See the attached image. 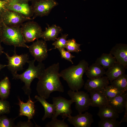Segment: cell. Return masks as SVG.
<instances>
[{
  "label": "cell",
  "instance_id": "1",
  "mask_svg": "<svg viewBox=\"0 0 127 127\" xmlns=\"http://www.w3.org/2000/svg\"><path fill=\"white\" fill-rule=\"evenodd\" d=\"M59 69L60 64L57 63L44 70L37 84L36 90L39 96L46 99L53 92L64 91V86L60 80Z\"/></svg>",
  "mask_w": 127,
  "mask_h": 127
},
{
  "label": "cell",
  "instance_id": "2",
  "mask_svg": "<svg viewBox=\"0 0 127 127\" xmlns=\"http://www.w3.org/2000/svg\"><path fill=\"white\" fill-rule=\"evenodd\" d=\"M89 65L86 60H82L77 65L62 70L59 73L60 76L66 82L70 90L74 91H78L84 85L83 76Z\"/></svg>",
  "mask_w": 127,
  "mask_h": 127
},
{
  "label": "cell",
  "instance_id": "3",
  "mask_svg": "<svg viewBox=\"0 0 127 127\" xmlns=\"http://www.w3.org/2000/svg\"><path fill=\"white\" fill-rule=\"evenodd\" d=\"M35 61L34 59L29 60L28 63V68L21 74H19L17 73L12 74L13 79H20L24 83V85L22 89L25 94L28 96L31 93L30 86L32 82L35 78L38 79L45 69L44 64L42 62H39L37 65L35 66L34 64Z\"/></svg>",
  "mask_w": 127,
  "mask_h": 127
},
{
  "label": "cell",
  "instance_id": "4",
  "mask_svg": "<svg viewBox=\"0 0 127 127\" xmlns=\"http://www.w3.org/2000/svg\"><path fill=\"white\" fill-rule=\"evenodd\" d=\"M2 27L0 35V42L16 47L28 48L21 32L20 27H9L1 23Z\"/></svg>",
  "mask_w": 127,
  "mask_h": 127
},
{
  "label": "cell",
  "instance_id": "5",
  "mask_svg": "<svg viewBox=\"0 0 127 127\" xmlns=\"http://www.w3.org/2000/svg\"><path fill=\"white\" fill-rule=\"evenodd\" d=\"M53 103L56 106V111L53 115L52 119L57 118L59 115L62 116L65 119L71 115L72 111L71 105L74 102L71 99H67L60 96L52 97Z\"/></svg>",
  "mask_w": 127,
  "mask_h": 127
},
{
  "label": "cell",
  "instance_id": "6",
  "mask_svg": "<svg viewBox=\"0 0 127 127\" xmlns=\"http://www.w3.org/2000/svg\"><path fill=\"white\" fill-rule=\"evenodd\" d=\"M67 94L75 103V108L79 113L87 110L91 106V98L87 92L78 91H74L70 89Z\"/></svg>",
  "mask_w": 127,
  "mask_h": 127
},
{
  "label": "cell",
  "instance_id": "7",
  "mask_svg": "<svg viewBox=\"0 0 127 127\" xmlns=\"http://www.w3.org/2000/svg\"><path fill=\"white\" fill-rule=\"evenodd\" d=\"M31 6L33 13V19L48 16L58 4L55 0H32Z\"/></svg>",
  "mask_w": 127,
  "mask_h": 127
},
{
  "label": "cell",
  "instance_id": "8",
  "mask_svg": "<svg viewBox=\"0 0 127 127\" xmlns=\"http://www.w3.org/2000/svg\"><path fill=\"white\" fill-rule=\"evenodd\" d=\"M20 28L26 43L33 42L41 37V28L36 22L28 21L23 23Z\"/></svg>",
  "mask_w": 127,
  "mask_h": 127
},
{
  "label": "cell",
  "instance_id": "9",
  "mask_svg": "<svg viewBox=\"0 0 127 127\" xmlns=\"http://www.w3.org/2000/svg\"><path fill=\"white\" fill-rule=\"evenodd\" d=\"M8 60L7 66L12 74L17 73V71L23 70V67L29 60V57L27 53L19 55L16 53L15 48L13 56H10L7 53L4 52Z\"/></svg>",
  "mask_w": 127,
  "mask_h": 127
},
{
  "label": "cell",
  "instance_id": "10",
  "mask_svg": "<svg viewBox=\"0 0 127 127\" xmlns=\"http://www.w3.org/2000/svg\"><path fill=\"white\" fill-rule=\"evenodd\" d=\"M31 20L30 18L6 9L1 15L0 22L8 26L20 27L24 22Z\"/></svg>",
  "mask_w": 127,
  "mask_h": 127
},
{
  "label": "cell",
  "instance_id": "11",
  "mask_svg": "<svg viewBox=\"0 0 127 127\" xmlns=\"http://www.w3.org/2000/svg\"><path fill=\"white\" fill-rule=\"evenodd\" d=\"M28 47L30 53L36 60L42 62L47 58L48 50L46 41L37 39Z\"/></svg>",
  "mask_w": 127,
  "mask_h": 127
},
{
  "label": "cell",
  "instance_id": "12",
  "mask_svg": "<svg viewBox=\"0 0 127 127\" xmlns=\"http://www.w3.org/2000/svg\"><path fill=\"white\" fill-rule=\"evenodd\" d=\"M68 121L75 127H91L94 122L92 115L87 112L67 118Z\"/></svg>",
  "mask_w": 127,
  "mask_h": 127
},
{
  "label": "cell",
  "instance_id": "13",
  "mask_svg": "<svg viewBox=\"0 0 127 127\" xmlns=\"http://www.w3.org/2000/svg\"><path fill=\"white\" fill-rule=\"evenodd\" d=\"M6 8L28 18H31L33 15L31 7L28 3H20L16 0H9Z\"/></svg>",
  "mask_w": 127,
  "mask_h": 127
},
{
  "label": "cell",
  "instance_id": "14",
  "mask_svg": "<svg viewBox=\"0 0 127 127\" xmlns=\"http://www.w3.org/2000/svg\"><path fill=\"white\" fill-rule=\"evenodd\" d=\"M110 53L115 58L116 61L127 68V45L122 43L116 44L111 49Z\"/></svg>",
  "mask_w": 127,
  "mask_h": 127
},
{
  "label": "cell",
  "instance_id": "15",
  "mask_svg": "<svg viewBox=\"0 0 127 127\" xmlns=\"http://www.w3.org/2000/svg\"><path fill=\"white\" fill-rule=\"evenodd\" d=\"M109 83L107 76L88 79L84 83V88L88 92L90 90H99L108 85Z\"/></svg>",
  "mask_w": 127,
  "mask_h": 127
},
{
  "label": "cell",
  "instance_id": "16",
  "mask_svg": "<svg viewBox=\"0 0 127 127\" xmlns=\"http://www.w3.org/2000/svg\"><path fill=\"white\" fill-rule=\"evenodd\" d=\"M28 96V99L27 102L25 103L21 101L20 98H18L19 102L18 105L20 106L19 113L18 116H24L27 117L28 121L33 118L35 111L34 102Z\"/></svg>",
  "mask_w": 127,
  "mask_h": 127
},
{
  "label": "cell",
  "instance_id": "17",
  "mask_svg": "<svg viewBox=\"0 0 127 127\" xmlns=\"http://www.w3.org/2000/svg\"><path fill=\"white\" fill-rule=\"evenodd\" d=\"M91 100V106L99 107L108 104V99L103 93L99 90H90L88 91Z\"/></svg>",
  "mask_w": 127,
  "mask_h": 127
},
{
  "label": "cell",
  "instance_id": "18",
  "mask_svg": "<svg viewBox=\"0 0 127 127\" xmlns=\"http://www.w3.org/2000/svg\"><path fill=\"white\" fill-rule=\"evenodd\" d=\"M127 101V93L108 99V104L113 107L117 112L121 113L124 111L125 103Z\"/></svg>",
  "mask_w": 127,
  "mask_h": 127
},
{
  "label": "cell",
  "instance_id": "19",
  "mask_svg": "<svg viewBox=\"0 0 127 127\" xmlns=\"http://www.w3.org/2000/svg\"><path fill=\"white\" fill-rule=\"evenodd\" d=\"M62 31L61 28L55 24H53L50 27L48 25V27L46 28L45 30L42 32L41 38L45 41H55L57 38L59 34Z\"/></svg>",
  "mask_w": 127,
  "mask_h": 127
},
{
  "label": "cell",
  "instance_id": "20",
  "mask_svg": "<svg viewBox=\"0 0 127 127\" xmlns=\"http://www.w3.org/2000/svg\"><path fill=\"white\" fill-rule=\"evenodd\" d=\"M125 69L122 65L116 61L112 67L108 68L106 71L105 75L111 82L125 74Z\"/></svg>",
  "mask_w": 127,
  "mask_h": 127
},
{
  "label": "cell",
  "instance_id": "21",
  "mask_svg": "<svg viewBox=\"0 0 127 127\" xmlns=\"http://www.w3.org/2000/svg\"><path fill=\"white\" fill-rule=\"evenodd\" d=\"M99 108L97 115L101 119L109 118L116 119L119 117V113L108 104Z\"/></svg>",
  "mask_w": 127,
  "mask_h": 127
},
{
  "label": "cell",
  "instance_id": "22",
  "mask_svg": "<svg viewBox=\"0 0 127 127\" xmlns=\"http://www.w3.org/2000/svg\"><path fill=\"white\" fill-rule=\"evenodd\" d=\"M35 98L40 103L44 108V114L42 119V120L44 121L47 118H52L56 111L55 105L53 103H49L46 99L42 97L36 95Z\"/></svg>",
  "mask_w": 127,
  "mask_h": 127
},
{
  "label": "cell",
  "instance_id": "23",
  "mask_svg": "<svg viewBox=\"0 0 127 127\" xmlns=\"http://www.w3.org/2000/svg\"><path fill=\"white\" fill-rule=\"evenodd\" d=\"M105 72L102 66L95 63L88 67L85 73L88 79H94L103 76Z\"/></svg>",
  "mask_w": 127,
  "mask_h": 127
},
{
  "label": "cell",
  "instance_id": "24",
  "mask_svg": "<svg viewBox=\"0 0 127 127\" xmlns=\"http://www.w3.org/2000/svg\"><path fill=\"white\" fill-rule=\"evenodd\" d=\"M115 57L110 53H103L97 58L95 63L101 66L104 68H108L112 67L116 62Z\"/></svg>",
  "mask_w": 127,
  "mask_h": 127
},
{
  "label": "cell",
  "instance_id": "25",
  "mask_svg": "<svg viewBox=\"0 0 127 127\" xmlns=\"http://www.w3.org/2000/svg\"><path fill=\"white\" fill-rule=\"evenodd\" d=\"M11 84L7 76L0 81V98L5 100L8 97L10 93Z\"/></svg>",
  "mask_w": 127,
  "mask_h": 127
},
{
  "label": "cell",
  "instance_id": "26",
  "mask_svg": "<svg viewBox=\"0 0 127 127\" xmlns=\"http://www.w3.org/2000/svg\"><path fill=\"white\" fill-rule=\"evenodd\" d=\"M99 91L105 95L108 99L113 98L126 92L119 90L111 85H108Z\"/></svg>",
  "mask_w": 127,
  "mask_h": 127
},
{
  "label": "cell",
  "instance_id": "27",
  "mask_svg": "<svg viewBox=\"0 0 127 127\" xmlns=\"http://www.w3.org/2000/svg\"><path fill=\"white\" fill-rule=\"evenodd\" d=\"M111 85L119 90L126 92L127 90V75L124 74L111 82Z\"/></svg>",
  "mask_w": 127,
  "mask_h": 127
},
{
  "label": "cell",
  "instance_id": "28",
  "mask_svg": "<svg viewBox=\"0 0 127 127\" xmlns=\"http://www.w3.org/2000/svg\"><path fill=\"white\" fill-rule=\"evenodd\" d=\"M120 122L111 119H101L98 123L99 127H119L121 125Z\"/></svg>",
  "mask_w": 127,
  "mask_h": 127
},
{
  "label": "cell",
  "instance_id": "29",
  "mask_svg": "<svg viewBox=\"0 0 127 127\" xmlns=\"http://www.w3.org/2000/svg\"><path fill=\"white\" fill-rule=\"evenodd\" d=\"M81 44L77 43L74 39L67 40L65 48L70 52H75L79 53L81 51L80 46Z\"/></svg>",
  "mask_w": 127,
  "mask_h": 127
},
{
  "label": "cell",
  "instance_id": "30",
  "mask_svg": "<svg viewBox=\"0 0 127 127\" xmlns=\"http://www.w3.org/2000/svg\"><path fill=\"white\" fill-rule=\"evenodd\" d=\"M68 36V34H62L60 37L57 38L52 44V45L55 47L53 49H58L65 48Z\"/></svg>",
  "mask_w": 127,
  "mask_h": 127
},
{
  "label": "cell",
  "instance_id": "31",
  "mask_svg": "<svg viewBox=\"0 0 127 127\" xmlns=\"http://www.w3.org/2000/svg\"><path fill=\"white\" fill-rule=\"evenodd\" d=\"M17 118H9L4 115L0 116V127H15L14 121Z\"/></svg>",
  "mask_w": 127,
  "mask_h": 127
},
{
  "label": "cell",
  "instance_id": "32",
  "mask_svg": "<svg viewBox=\"0 0 127 127\" xmlns=\"http://www.w3.org/2000/svg\"><path fill=\"white\" fill-rule=\"evenodd\" d=\"M64 119L61 120L57 118L52 119V120L48 122L45 125L46 127H69L68 124L64 121Z\"/></svg>",
  "mask_w": 127,
  "mask_h": 127
},
{
  "label": "cell",
  "instance_id": "33",
  "mask_svg": "<svg viewBox=\"0 0 127 127\" xmlns=\"http://www.w3.org/2000/svg\"><path fill=\"white\" fill-rule=\"evenodd\" d=\"M11 106L8 101L5 100H0V116L9 113Z\"/></svg>",
  "mask_w": 127,
  "mask_h": 127
},
{
  "label": "cell",
  "instance_id": "34",
  "mask_svg": "<svg viewBox=\"0 0 127 127\" xmlns=\"http://www.w3.org/2000/svg\"><path fill=\"white\" fill-rule=\"evenodd\" d=\"M60 53L61 57L62 59H64L70 62L72 64L73 63L72 59L75 57V56L71 54L70 52L66 51L64 48H60L58 49Z\"/></svg>",
  "mask_w": 127,
  "mask_h": 127
},
{
  "label": "cell",
  "instance_id": "35",
  "mask_svg": "<svg viewBox=\"0 0 127 127\" xmlns=\"http://www.w3.org/2000/svg\"><path fill=\"white\" fill-rule=\"evenodd\" d=\"M34 126L30 120L26 122L20 121L17 123L15 125V127H33Z\"/></svg>",
  "mask_w": 127,
  "mask_h": 127
},
{
  "label": "cell",
  "instance_id": "36",
  "mask_svg": "<svg viewBox=\"0 0 127 127\" xmlns=\"http://www.w3.org/2000/svg\"><path fill=\"white\" fill-rule=\"evenodd\" d=\"M9 0L2 1L0 0V19L2 13L7 9L6 6Z\"/></svg>",
  "mask_w": 127,
  "mask_h": 127
},
{
  "label": "cell",
  "instance_id": "37",
  "mask_svg": "<svg viewBox=\"0 0 127 127\" xmlns=\"http://www.w3.org/2000/svg\"><path fill=\"white\" fill-rule=\"evenodd\" d=\"M124 108L125 114L123 118L120 121L121 123L122 122H127V101L125 103Z\"/></svg>",
  "mask_w": 127,
  "mask_h": 127
},
{
  "label": "cell",
  "instance_id": "38",
  "mask_svg": "<svg viewBox=\"0 0 127 127\" xmlns=\"http://www.w3.org/2000/svg\"><path fill=\"white\" fill-rule=\"evenodd\" d=\"M16 1L20 3H28V2L31 1L32 0H16Z\"/></svg>",
  "mask_w": 127,
  "mask_h": 127
},
{
  "label": "cell",
  "instance_id": "39",
  "mask_svg": "<svg viewBox=\"0 0 127 127\" xmlns=\"http://www.w3.org/2000/svg\"><path fill=\"white\" fill-rule=\"evenodd\" d=\"M4 48L2 46L0 42V56L3 53L4 51H3Z\"/></svg>",
  "mask_w": 127,
  "mask_h": 127
},
{
  "label": "cell",
  "instance_id": "40",
  "mask_svg": "<svg viewBox=\"0 0 127 127\" xmlns=\"http://www.w3.org/2000/svg\"><path fill=\"white\" fill-rule=\"evenodd\" d=\"M7 66V65L2 64H0V71L3 68Z\"/></svg>",
  "mask_w": 127,
  "mask_h": 127
},
{
  "label": "cell",
  "instance_id": "41",
  "mask_svg": "<svg viewBox=\"0 0 127 127\" xmlns=\"http://www.w3.org/2000/svg\"><path fill=\"white\" fill-rule=\"evenodd\" d=\"M2 27V25L1 23L0 22V35L1 32Z\"/></svg>",
  "mask_w": 127,
  "mask_h": 127
},
{
  "label": "cell",
  "instance_id": "42",
  "mask_svg": "<svg viewBox=\"0 0 127 127\" xmlns=\"http://www.w3.org/2000/svg\"><path fill=\"white\" fill-rule=\"evenodd\" d=\"M2 0V1H5V0Z\"/></svg>",
  "mask_w": 127,
  "mask_h": 127
},
{
  "label": "cell",
  "instance_id": "43",
  "mask_svg": "<svg viewBox=\"0 0 127 127\" xmlns=\"http://www.w3.org/2000/svg\"></svg>",
  "mask_w": 127,
  "mask_h": 127
}]
</instances>
